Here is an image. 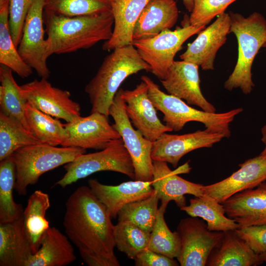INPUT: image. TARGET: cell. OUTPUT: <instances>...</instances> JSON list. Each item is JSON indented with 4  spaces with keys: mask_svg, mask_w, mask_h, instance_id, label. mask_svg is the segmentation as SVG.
I'll list each match as a JSON object with an SVG mask.
<instances>
[{
    "mask_svg": "<svg viewBox=\"0 0 266 266\" xmlns=\"http://www.w3.org/2000/svg\"><path fill=\"white\" fill-rule=\"evenodd\" d=\"M86 152L81 148L57 147L43 143L19 149L11 155L16 167L15 190L20 195H26L28 187L36 184L41 175Z\"/></svg>",
    "mask_w": 266,
    "mask_h": 266,
    "instance_id": "obj_6",
    "label": "cell"
},
{
    "mask_svg": "<svg viewBox=\"0 0 266 266\" xmlns=\"http://www.w3.org/2000/svg\"><path fill=\"white\" fill-rule=\"evenodd\" d=\"M20 88L29 103L54 118L68 123L81 116L80 105L71 99L70 92L52 86L47 79H35Z\"/></svg>",
    "mask_w": 266,
    "mask_h": 266,
    "instance_id": "obj_12",
    "label": "cell"
},
{
    "mask_svg": "<svg viewBox=\"0 0 266 266\" xmlns=\"http://www.w3.org/2000/svg\"><path fill=\"white\" fill-rule=\"evenodd\" d=\"M191 169L189 162L172 171L167 163L153 161L152 186L162 204L168 205L170 201H174L180 208L186 205L185 195L199 197L204 194L203 185L190 182L177 175L189 173Z\"/></svg>",
    "mask_w": 266,
    "mask_h": 266,
    "instance_id": "obj_15",
    "label": "cell"
},
{
    "mask_svg": "<svg viewBox=\"0 0 266 266\" xmlns=\"http://www.w3.org/2000/svg\"><path fill=\"white\" fill-rule=\"evenodd\" d=\"M47 51L49 56L90 48L112 34L114 18L111 11L66 16L43 13Z\"/></svg>",
    "mask_w": 266,
    "mask_h": 266,
    "instance_id": "obj_2",
    "label": "cell"
},
{
    "mask_svg": "<svg viewBox=\"0 0 266 266\" xmlns=\"http://www.w3.org/2000/svg\"><path fill=\"white\" fill-rule=\"evenodd\" d=\"M40 142L16 119L0 112V161L21 148Z\"/></svg>",
    "mask_w": 266,
    "mask_h": 266,
    "instance_id": "obj_33",
    "label": "cell"
},
{
    "mask_svg": "<svg viewBox=\"0 0 266 266\" xmlns=\"http://www.w3.org/2000/svg\"><path fill=\"white\" fill-rule=\"evenodd\" d=\"M178 9L174 0H150L133 29V40L152 37L176 23Z\"/></svg>",
    "mask_w": 266,
    "mask_h": 266,
    "instance_id": "obj_22",
    "label": "cell"
},
{
    "mask_svg": "<svg viewBox=\"0 0 266 266\" xmlns=\"http://www.w3.org/2000/svg\"><path fill=\"white\" fill-rule=\"evenodd\" d=\"M235 0H194L188 22L194 26H206L214 17L225 12L229 5Z\"/></svg>",
    "mask_w": 266,
    "mask_h": 266,
    "instance_id": "obj_38",
    "label": "cell"
},
{
    "mask_svg": "<svg viewBox=\"0 0 266 266\" xmlns=\"http://www.w3.org/2000/svg\"><path fill=\"white\" fill-rule=\"evenodd\" d=\"M229 13L224 12L215 21L198 33L195 40L188 45L185 52L180 56L183 61L190 62L202 70L214 69V62L218 50L224 44L231 33Z\"/></svg>",
    "mask_w": 266,
    "mask_h": 266,
    "instance_id": "obj_18",
    "label": "cell"
},
{
    "mask_svg": "<svg viewBox=\"0 0 266 266\" xmlns=\"http://www.w3.org/2000/svg\"><path fill=\"white\" fill-rule=\"evenodd\" d=\"M180 209L191 217L201 218L206 222L207 229L211 231L226 232L239 228L233 220L225 215L223 204L206 194L191 199L189 205Z\"/></svg>",
    "mask_w": 266,
    "mask_h": 266,
    "instance_id": "obj_28",
    "label": "cell"
},
{
    "mask_svg": "<svg viewBox=\"0 0 266 266\" xmlns=\"http://www.w3.org/2000/svg\"><path fill=\"white\" fill-rule=\"evenodd\" d=\"M63 226L65 233L89 266H119L114 253V225L105 206L89 186H81L68 197Z\"/></svg>",
    "mask_w": 266,
    "mask_h": 266,
    "instance_id": "obj_1",
    "label": "cell"
},
{
    "mask_svg": "<svg viewBox=\"0 0 266 266\" xmlns=\"http://www.w3.org/2000/svg\"><path fill=\"white\" fill-rule=\"evenodd\" d=\"M9 0H0V64L7 66L20 77H28L33 69L22 59L11 33L9 23Z\"/></svg>",
    "mask_w": 266,
    "mask_h": 266,
    "instance_id": "obj_30",
    "label": "cell"
},
{
    "mask_svg": "<svg viewBox=\"0 0 266 266\" xmlns=\"http://www.w3.org/2000/svg\"><path fill=\"white\" fill-rule=\"evenodd\" d=\"M136 266H177L179 264L170 258L148 248L141 252L134 259Z\"/></svg>",
    "mask_w": 266,
    "mask_h": 266,
    "instance_id": "obj_41",
    "label": "cell"
},
{
    "mask_svg": "<svg viewBox=\"0 0 266 266\" xmlns=\"http://www.w3.org/2000/svg\"><path fill=\"white\" fill-rule=\"evenodd\" d=\"M111 11L110 0H44L46 12L76 16Z\"/></svg>",
    "mask_w": 266,
    "mask_h": 266,
    "instance_id": "obj_37",
    "label": "cell"
},
{
    "mask_svg": "<svg viewBox=\"0 0 266 266\" xmlns=\"http://www.w3.org/2000/svg\"><path fill=\"white\" fill-rule=\"evenodd\" d=\"M108 117L99 112H93L88 116H80L66 123L65 127L68 135L61 146L85 150L105 148L113 141L121 138Z\"/></svg>",
    "mask_w": 266,
    "mask_h": 266,
    "instance_id": "obj_13",
    "label": "cell"
},
{
    "mask_svg": "<svg viewBox=\"0 0 266 266\" xmlns=\"http://www.w3.org/2000/svg\"><path fill=\"white\" fill-rule=\"evenodd\" d=\"M34 0H9V28L15 46L17 47L22 34L25 21Z\"/></svg>",
    "mask_w": 266,
    "mask_h": 266,
    "instance_id": "obj_39",
    "label": "cell"
},
{
    "mask_svg": "<svg viewBox=\"0 0 266 266\" xmlns=\"http://www.w3.org/2000/svg\"><path fill=\"white\" fill-rule=\"evenodd\" d=\"M229 14L230 32L237 40L238 58L233 70L224 83V88L228 91L240 88L248 95L255 86L251 71L254 60L266 42V19L257 12L247 17L238 13L230 12Z\"/></svg>",
    "mask_w": 266,
    "mask_h": 266,
    "instance_id": "obj_5",
    "label": "cell"
},
{
    "mask_svg": "<svg viewBox=\"0 0 266 266\" xmlns=\"http://www.w3.org/2000/svg\"><path fill=\"white\" fill-rule=\"evenodd\" d=\"M224 138L223 134L206 129L180 135L165 133L153 142L152 159L176 167L185 155L198 149L211 147Z\"/></svg>",
    "mask_w": 266,
    "mask_h": 266,
    "instance_id": "obj_16",
    "label": "cell"
},
{
    "mask_svg": "<svg viewBox=\"0 0 266 266\" xmlns=\"http://www.w3.org/2000/svg\"><path fill=\"white\" fill-rule=\"evenodd\" d=\"M260 255L264 262L266 263V252L263 253Z\"/></svg>",
    "mask_w": 266,
    "mask_h": 266,
    "instance_id": "obj_44",
    "label": "cell"
},
{
    "mask_svg": "<svg viewBox=\"0 0 266 266\" xmlns=\"http://www.w3.org/2000/svg\"><path fill=\"white\" fill-rule=\"evenodd\" d=\"M263 47H265L266 48V42L264 44V45L263 46Z\"/></svg>",
    "mask_w": 266,
    "mask_h": 266,
    "instance_id": "obj_45",
    "label": "cell"
},
{
    "mask_svg": "<svg viewBox=\"0 0 266 266\" xmlns=\"http://www.w3.org/2000/svg\"><path fill=\"white\" fill-rule=\"evenodd\" d=\"M67 235L58 229L50 227L45 233L40 247L26 266H65L76 259L72 245Z\"/></svg>",
    "mask_w": 266,
    "mask_h": 266,
    "instance_id": "obj_26",
    "label": "cell"
},
{
    "mask_svg": "<svg viewBox=\"0 0 266 266\" xmlns=\"http://www.w3.org/2000/svg\"><path fill=\"white\" fill-rule=\"evenodd\" d=\"M150 233L129 221H118L114 225L115 247L127 257L134 260L148 248Z\"/></svg>",
    "mask_w": 266,
    "mask_h": 266,
    "instance_id": "obj_34",
    "label": "cell"
},
{
    "mask_svg": "<svg viewBox=\"0 0 266 266\" xmlns=\"http://www.w3.org/2000/svg\"><path fill=\"white\" fill-rule=\"evenodd\" d=\"M177 232L181 248L176 259L181 266H205L223 235V232L210 231L203 220L191 216L180 220Z\"/></svg>",
    "mask_w": 266,
    "mask_h": 266,
    "instance_id": "obj_10",
    "label": "cell"
},
{
    "mask_svg": "<svg viewBox=\"0 0 266 266\" xmlns=\"http://www.w3.org/2000/svg\"><path fill=\"white\" fill-rule=\"evenodd\" d=\"M239 227L266 225V181L235 194L222 203Z\"/></svg>",
    "mask_w": 266,
    "mask_h": 266,
    "instance_id": "obj_20",
    "label": "cell"
},
{
    "mask_svg": "<svg viewBox=\"0 0 266 266\" xmlns=\"http://www.w3.org/2000/svg\"><path fill=\"white\" fill-rule=\"evenodd\" d=\"M148 90L147 84L141 80L133 90L122 89V97L132 125L145 138L153 142L163 133L172 130L159 119Z\"/></svg>",
    "mask_w": 266,
    "mask_h": 266,
    "instance_id": "obj_14",
    "label": "cell"
},
{
    "mask_svg": "<svg viewBox=\"0 0 266 266\" xmlns=\"http://www.w3.org/2000/svg\"><path fill=\"white\" fill-rule=\"evenodd\" d=\"M25 117L30 132L40 143L54 146L61 145L67 137L65 124L28 102L26 106Z\"/></svg>",
    "mask_w": 266,
    "mask_h": 266,
    "instance_id": "obj_29",
    "label": "cell"
},
{
    "mask_svg": "<svg viewBox=\"0 0 266 266\" xmlns=\"http://www.w3.org/2000/svg\"><path fill=\"white\" fill-rule=\"evenodd\" d=\"M0 162V224H4L20 218L24 210L13 197L16 174L12 156Z\"/></svg>",
    "mask_w": 266,
    "mask_h": 266,
    "instance_id": "obj_32",
    "label": "cell"
},
{
    "mask_svg": "<svg viewBox=\"0 0 266 266\" xmlns=\"http://www.w3.org/2000/svg\"><path fill=\"white\" fill-rule=\"evenodd\" d=\"M64 168L65 174L55 183L62 188L101 171L117 172L135 179L133 163L122 138L113 141L100 151L78 156L65 165Z\"/></svg>",
    "mask_w": 266,
    "mask_h": 266,
    "instance_id": "obj_7",
    "label": "cell"
},
{
    "mask_svg": "<svg viewBox=\"0 0 266 266\" xmlns=\"http://www.w3.org/2000/svg\"><path fill=\"white\" fill-rule=\"evenodd\" d=\"M230 176L212 184L204 185V193L223 203L235 194L256 187L266 181V155L258 156L239 165Z\"/></svg>",
    "mask_w": 266,
    "mask_h": 266,
    "instance_id": "obj_19",
    "label": "cell"
},
{
    "mask_svg": "<svg viewBox=\"0 0 266 266\" xmlns=\"http://www.w3.org/2000/svg\"><path fill=\"white\" fill-rule=\"evenodd\" d=\"M44 0H34L26 16L17 50L23 60L39 76L47 79L50 71L47 64L49 56L44 38Z\"/></svg>",
    "mask_w": 266,
    "mask_h": 266,
    "instance_id": "obj_11",
    "label": "cell"
},
{
    "mask_svg": "<svg viewBox=\"0 0 266 266\" xmlns=\"http://www.w3.org/2000/svg\"><path fill=\"white\" fill-rule=\"evenodd\" d=\"M122 90V88H120L117 92L109 108L108 115L114 120L113 126L120 135L131 156L134 169V180L152 181L153 142L145 138L133 127L125 110Z\"/></svg>",
    "mask_w": 266,
    "mask_h": 266,
    "instance_id": "obj_9",
    "label": "cell"
},
{
    "mask_svg": "<svg viewBox=\"0 0 266 266\" xmlns=\"http://www.w3.org/2000/svg\"><path fill=\"white\" fill-rule=\"evenodd\" d=\"M205 26H194L188 22L174 31H164L157 35L133 40V45L151 72L160 80L164 79L173 64L176 53L191 36L198 33Z\"/></svg>",
    "mask_w": 266,
    "mask_h": 266,
    "instance_id": "obj_8",
    "label": "cell"
},
{
    "mask_svg": "<svg viewBox=\"0 0 266 266\" xmlns=\"http://www.w3.org/2000/svg\"><path fill=\"white\" fill-rule=\"evenodd\" d=\"M33 254L22 215L14 221L0 224V266H26Z\"/></svg>",
    "mask_w": 266,
    "mask_h": 266,
    "instance_id": "obj_25",
    "label": "cell"
},
{
    "mask_svg": "<svg viewBox=\"0 0 266 266\" xmlns=\"http://www.w3.org/2000/svg\"><path fill=\"white\" fill-rule=\"evenodd\" d=\"M149 0H110L114 25L111 38L103 44V50L132 44L135 25Z\"/></svg>",
    "mask_w": 266,
    "mask_h": 266,
    "instance_id": "obj_23",
    "label": "cell"
},
{
    "mask_svg": "<svg viewBox=\"0 0 266 266\" xmlns=\"http://www.w3.org/2000/svg\"><path fill=\"white\" fill-rule=\"evenodd\" d=\"M168 94L196 105L206 112H215L216 108L203 96L200 87L199 66L185 61H174L166 78L160 80Z\"/></svg>",
    "mask_w": 266,
    "mask_h": 266,
    "instance_id": "obj_17",
    "label": "cell"
},
{
    "mask_svg": "<svg viewBox=\"0 0 266 266\" xmlns=\"http://www.w3.org/2000/svg\"><path fill=\"white\" fill-rule=\"evenodd\" d=\"M264 261L237 234L235 230L223 232V236L210 254L207 266H257Z\"/></svg>",
    "mask_w": 266,
    "mask_h": 266,
    "instance_id": "obj_24",
    "label": "cell"
},
{
    "mask_svg": "<svg viewBox=\"0 0 266 266\" xmlns=\"http://www.w3.org/2000/svg\"><path fill=\"white\" fill-rule=\"evenodd\" d=\"M151 71L132 44L117 47L103 59L96 74L86 85L85 91L91 111L107 116L114 98L125 80L141 70Z\"/></svg>",
    "mask_w": 266,
    "mask_h": 266,
    "instance_id": "obj_3",
    "label": "cell"
},
{
    "mask_svg": "<svg viewBox=\"0 0 266 266\" xmlns=\"http://www.w3.org/2000/svg\"><path fill=\"white\" fill-rule=\"evenodd\" d=\"M88 183L93 194L105 206L112 219L116 218L126 204L145 199L154 192L152 181L134 180L113 186L90 179Z\"/></svg>",
    "mask_w": 266,
    "mask_h": 266,
    "instance_id": "obj_21",
    "label": "cell"
},
{
    "mask_svg": "<svg viewBox=\"0 0 266 266\" xmlns=\"http://www.w3.org/2000/svg\"><path fill=\"white\" fill-rule=\"evenodd\" d=\"M235 231L254 252L260 255L266 252V225L239 227Z\"/></svg>",
    "mask_w": 266,
    "mask_h": 266,
    "instance_id": "obj_40",
    "label": "cell"
},
{
    "mask_svg": "<svg viewBox=\"0 0 266 266\" xmlns=\"http://www.w3.org/2000/svg\"><path fill=\"white\" fill-rule=\"evenodd\" d=\"M183 3L188 11L191 12L194 6V0H182Z\"/></svg>",
    "mask_w": 266,
    "mask_h": 266,
    "instance_id": "obj_43",
    "label": "cell"
},
{
    "mask_svg": "<svg viewBox=\"0 0 266 266\" xmlns=\"http://www.w3.org/2000/svg\"><path fill=\"white\" fill-rule=\"evenodd\" d=\"M167 204H162L159 208L156 222L150 233L149 249L170 258H177L181 248L178 233L171 232L165 220Z\"/></svg>",
    "mask_w": 266,
    "mask_h": 266,
    "instance_id": "obj_35",
    "label": "cell"
},
{
    "mask_svg": "<svg viewBox=\"0 0 266 266\" xmlns=\"http://www.w3.org/2000/svg\"><path fill=\"white\" fill-rule=\"evenodd\" d=\"M261 140L264 144V148L261 154L266 155V124L261 129Z\"/></svg>",
    "mask_w": 266,
    "mask_h": 266,
    "instance_id": "obj_42",
    "label": "cell"
},
{
    "mask_svg": "<svg viewBox=\"0 0 266 266\" xmlns=\"http://www.w3.org/2000/svg\"><path fill=\"white\" fill-rule=\"evenodd\" d=\"M140 79L147 84L150 99L156 109L163 114V121L172 131L182 130L188 122H198L203 124L205 129L229 138L231 134L230 124L234 118L243 111L242 108L223 113L198 110L183 100L163 92L149 77L142 75Z\"/></svg>",
    "mask_w": 266,
    "mask_h": 266,
    "instance_id": "obj_4",
    "label": "cell"
},
{
    "mask_svg": "<svg viewBox=\"0 0 266 266\" xmlns=\"http://www.w3.org/2000/svg\"><path fill=\"white\" fill-rule=\"evenodd\" d=\"M50 206L49 195L39 190L35 191L29 198L22 217L24 228L35 253L40 247L42 238L50 228L46 218Z\"/></svg>",
    "mask_w": 266,
    "mask_h": 266,
    "instance_id": "obj_27",
    "label": "cell"
},
{
    "mask_svg": "<svg viewBox=\"0 0 266 266\" xmlns=\"http://www.w3.org/2000/svg\"><path fill=\"white\" fill-rule=\"evenodd\" d=\"M12 71L9 67L0 64V112L16 119L29 131L25 117L28 101L21 92L20 86L15 81Z\"/></svg>",
    "mask_w": 266,
    "mask_h": 266,
    "instance_id": "obj_31",
    "label": "cell"
},
{
    "mask_svg": "<svg viewBox=\"0 0 266 266\" xmlns=\"http://www.w3.org/2000/svg\"><path fill=\"white\" fill-rule=\"evenodd\" d=\"M159 199L154 190L149 197L130 202L124 206L118 214V221H129L151 233L158 212Z\"/></svg>",
    "mask_w": 266,
    "mask_h": 266,
    "instance_id": "obj_36",
    "label": "cell"
}]
</instances>
